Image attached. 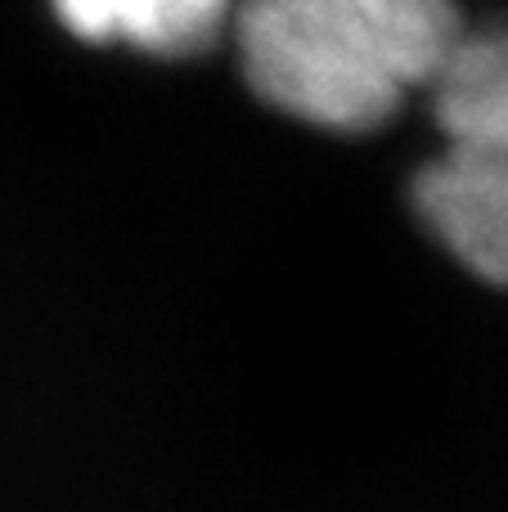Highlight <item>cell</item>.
<instances>
[{"label":"cell","mask_w":508,"mask_h":512,"mask_svg":"<svg viewBox=\"0 0 508 512\" xmlns=\"http://www.w3.org/2000/svg\"><path fill=\"white\" fill-rule=\"evenodd\" d=\"M464 41L455 0H243L239 63L275 113L338 135L396 117Z\"/></svg>","instance_id":"6da1fadb"},{"label":"cell","mask_w":508,"mask_h":512,"mask_svg":"<svg viewBox=\"0 0 508 512\" xmlns=\"http://www.w3.org/2000/svg\"><path fill=\"white\" fill-rule=\"evenodd\" d=\"M230 0H54V14L81 41L135 45L180 59L216 41Z\"/></svg>","instance_id":"3957f363"},{"label":"cell","mask_w":508,"mask_h":512,"mask_svg":"<svg viewBox=\"0 0 508 512\" xmlns=\"http://www.w3.org/2000/svg\"><path fill=\"white\" fill-rule=\"evenodd\" d=\"M414 207L459 265L508 288V131L446 140L414 176Z\"/></svg>","instance_id":"7a4b0ae2"}]
</instances>
